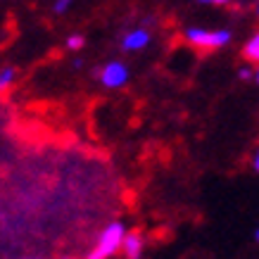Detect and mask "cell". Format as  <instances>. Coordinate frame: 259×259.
Returning <instances> with one entry per match:
<instances>
[{"mask_svg":"<svg viewBox=\"0 0 259 259\" xmlns=\"http://www.w3.org/2000/svg\"><path fill=\"white\" fill-rule=\"evenodd\" d=\"M243 57L250 60V62L259 64V31L254 33L252 38H247V43H245V48H243Z\"/></svg>","mask_w":259,"mask_h":259,"instance_id":"6","label":"cell"},{"mask_svg":"<svg viewBox=\"0 0 259 259\" xmlns=\"http://www.w3.org/2000/svg\"><path fill=\"white\" fill-rule=\"evenodd\" d=\"M254 236H257V240H259V231H257V233H254Z\"/></svg>","mask_w":259,"mask_h":259,"instance_id":"14","label":"cell"},{"mask_svg":"<svg viewBox=\"0 0 259 259\" xmlns=\"http://www.w3.org/2000/svg\"><path fill=\"white\" fill-rule=\"evenodd\" d=\"M124 236H126L124 224H119V221H112V224H107V226L102 228L100 238H98V245L93 247V252H91L88 257H91V259L112 257L114 252L121 250V245H124Z\"/></svg>","mask_w":259,"mask_h":259,"instance_id":"2","label":"cell"},{"mask_svg":"<svg viewBox=\"0 0 259 259\" xmlns=\"http://www.w3.org/2000/svg\"><path fill=\"white\" fill-rule=\"evenodd\" d=\"M15 79H17V71L12 67H5V69L0 71V91H8L15 83Z\"/></svg>","mask_w":259,"mask_h":259,"instance_id":"7","label":"cell"},{"mask_svg":"<svg viewBox=\"0 0 259 259\" xmlns=\"http://www.w3.org/2000/svg\"><path fill=\"white\" fill-rule=\"evenodd\" d=\"M197 3H204V5H228L233 0H197Z\"/></svg>","mask_w":259,"mask_h":259,"instance_id":"11","label":"cell"},{"mask_svg":"<svg viewBox=\"0 0 259 259\" xmlns=\"http://www.w3.org/2000/svg\"><path fill=\"white\" fill-rule=\"evenodd\" d=\"M238 76H240V79H254V71H252L250 67H243V69L238 71Z\"/></svg>","mask_w":259,"mask_h":259,"instance_id":"10","label":"cell"},{"mask_svg":"<svg viewBox=\"0 0 259 259\" xmlns=\"http://www.w3.org/2000/svg\"><path fill=\"white\" fill-rule=\"evenodd\" d=\"M252 164H254V171H259V150L254 152V159H252Z\"/></svg>","mask_w":259,"mask_h":259,"instance_id":"12","label":"cell"},{"mask_svg":"<svg viewBox=\"0 0 259 259\" xmlns=\"http://www.w3.org/2000/svg\"><path fill=\"white\" fill-rule=\"evenodd\" d=\"M71 3H74V0H55V12L57 15H64V12L69 10Z\"/></svg>","mask_w":259,"mask_h":259,"instance_id":"9","label":"cell"},{"mask_svg":"<svg viewBox=\"0 0 259 259\" xmlns=\"http://www.w3.org/2000/svg\"><path fill=\"white\" fill-rule=\"evenodd\" d=\"M254 81H257V83H259V69L254 71Z\"/></svg>","mask_w":259,"mask_h":259,"instance_id":"13","label":"cell"},{"mask_svg":"<svg viewBox=\"0 0 259 259\" xmlns=\"http://www.w3.org/2000/svg\"><path fill=\"white\" fill-rule=\"evenodd\" d=\"M150 43V33L145 29H134V31H128L121 40V46L124 50H143V48Z\"/></svg>","mask_w":259,"mask_h":259,"instance_id":"4","label":"cell"},{"mask_svg":"<svg viewBox=\"0 0 259 259\" xmlns=\"http://www.w3.org/2000/svg\"><path fill=\"white\" fill-rule=\"evenodd\" d=\"M183 38L188 40L193 48H200V50H217V48H224L231 43L233 33L228 29H202V26H190L186 29Z\"/></svg>","mask_w":259,"mask_h":259,"instance_id":"1","label":"cell"},{"mask_svg":"<svg viewBox=\"0 0 259 259\" xmlns=\"http://www.w3.org/2000/svg\"><path fill=\"white\" fill-rule=\"evenodd\" d=\"M121 250H124L126 257H141L143 252V236L141 233H136V231H131V233H126L124 236V245H121Z\"/></svg>","mask_w":259,"mask_h":259,"instance_id":"5","label":"cell"},{"mask_svg":"<svg viewBox=\"0 0 259 259\" xmlns=\"http://www.w3.org/2000/svg\"><path fill=\"white\" fill-rule=\"evenodd\" d=\"M100 81H102V86H107V88H121L126 81H128V69H126V64H121V62L105 64L100 71Z\"/></svg>","mask_w":259,"mask_h":259,"instance_id":"3","label":"cell"},{"mask_svg":"<svg viewBox=\"0 0 259 259\" xmlns=\"http://www.w3.org/2000/svg\"><path fill=\"white\" fill-rule=\"evenodd\" d=\"M81 46H83V36L81 33H71L69 38H67V48L69 50H79Z\"/></svg>","mask_w":259,"mask_h":259,"instance_id":"8","label":"cell"},{"mask_svg":"<svg viewBox=\"0 0 259 259\" xmlns=\"http://www.w3.org/2000/svg\"><path fill=\"white\" fill-rule=\"evenodd\" d=\"M257 12H259V8H257Z\"/></svg>","mask_w":259,"mask_h":259,"instance_id":"15","label":"cell"}]
</instances>
